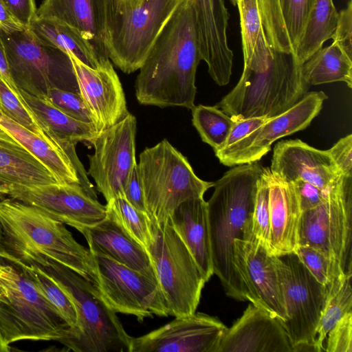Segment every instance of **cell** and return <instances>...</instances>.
I'll use <instances>...</instances> for the list:
<instances>
[{"label":"cell","instance_id":"cell-54","mask_svg":"<svg viewBox=\"0 0 352 352\" xmlns=\"http://www.w3.org/2000/svg\"><path fill=\"white\" fill-rule=\"evenodd\" d=\"M10 350L6 348L1 342L0 340V352L10 351Z\"/></svg>","mask_w":352,"mask_h":352},{"label":"cell","instance_id":"cell-45","mask_svg":"<svg viewBox=\"0 0 352 352\" xmlns=\"http://www.w3.org/2000/svg\"><path fill=\"white\" fill-rule=\"evenodd\" d=\"M331 38L352 58V1L338 12L336 30Z\"/></svg>","mask_w":352,"mask_h":352},{"label":"cell","instance_id":"cell-29","mask_svg":"<svg viewBox=\"0 0 352 352\" xmlns=\"http://www.w3.org/2000/svg\"><path fill=\"white\" fill-rule=\"evenodd\" d=\"M0 179L9 185L37 186L58 182L50 169L2 128Z\"/></svg>","mask_w":352,"mask_h":352},{"label":"cell","instance_id":"cell-24","mask_svg":"<svg viewBox=\"0 0 352 352\" xmlns=\"http://www.w3.org/2000/svg\"><path fill=\"white\" fill-rule=\"evenodd\" d=\"M36 17L55 19L78 30L101 63L109 60L106 45V0H43Z\"/></svg>","mask_w":352,"mask_h":352},{"label":"cell","instance_id":"cell-30","mask_svg":"<svg viewBox=\"0 0 352 352\" xmlns=\"http://www.w3.org/2000/svg\"><path fill=\"white\" fill-rule=\"evenodd\" d=\"M30 29L43 44L71 54L88 67L97 68L104 63L100 62L85 36L66 23L55 19L36 17Z\"/></svg>","mask_w":352,"mask_h":352},{"label":"cell","instance_id":"cell-21","mask_svg":"<svg viewBox=\"0 0 352 352\" xmlns=\"http://www.w3.org/2000/svg\"><path fill=\"white\" fill-rule=\"evenodd\" d=\"M289 336L280 321L250 303L225 332L217 352H292Z\"/></svg>","mask_w":352,"mask_h":352},{"label":"cell","instance_id":"cell-37","mask_svg":"<svg viewBox=\"0 0 352 352\" xmlns=\"http://www.w3.org/2000/svg\"><path fill=\"white\" fill-rule=\"evenodd\" d=\"M191 110L192 124L202 141L214 151L223 147L235 122L217 106L199 104Z\"/></svg>","mask_w":352,"mask_h":352},{"label":"cell","instance_id":"cell-26","mask_svg":"<svg viewBox=\"0 0 352 352\" xmlns=\"http://www.w3.org/2000/svg\"><path fill=\"white\" fill-rule=\"evenodd\" d=\"M168 219L208 282L214 272L207 202L204 198L186 200Z\"/></svg>","mask_w":352,"mask_h":352},{"label":"cell","instance_id":"cell-3","mask_svg":"<svg viewBox=\"0 0 352 352\" xmlns=\"http://www.w3.org/2000/svg\"><path fill=\"white\" fill-rule=\"evenodd\" d=\"M0 251L26 264L56 262L94 285L93 255L64 223L38 208L12 198L0 200Z\"/></svg>","mask_w":352,"mask_h":352},{"label":"cell","instance_id":"cell-51","mask_svg":"<svg viewBox=\"0 0 352 352\" xmlns=\"http://www.w3.org/2000/svg\"><path fill=\"white\" fill-rule=\"evenodd\" d=\"M0 29L9 32L25 29L16 21L2 0H0Z\"/></svg>","mask_w":352,"mask_h":352},{"label":"cell","instance_id":"cell-5","mask_svg":"<svg viewBox=\"0 0 352 352\" xmlns=\"http://www.w3.org/2000/svg\"><path fill=\"white\" fill-rule=\"evenodd\" d=\"M71 327L36 285L13 264L0 263V340L9 345L23 340L63 343Z\"/></svg>","mask_w":352,"mask_h":352},{"label":"cell","instance_id":"cell-31","mask_svg":"<svg viewBox=\"0 0 352 352\" xmlns=\"http://www.w3.org/2000/svg\"><path fill=\"white\" fill-rule=\"evenodd\" d=\"M239 14L244 67L265 65L272 54L266 42L258 0H230Z\"/></svg>","mask_w":352,"mask_h":352},{"label":"cell","instance_id":"cell-43","mask_svg":"<svg viewBox=\"0 0 352 352\" xmlns=\"http://www.w3.org/2000/svg\"><path fill=\"white\" fill-rule=\"evenodd\" d=\"M47 96L56 107L69 116L93 124L91 114L80 94L52 87L50 89Z\"/></svg>","mask_w":352,"mask_h":352},{"label":"cell","instance_id":"cell-48","mask_svg":"<svg viewBox=\"0 0 352 352\" xmlns=\"http://www.w3.org/2000/svg\"><path fill=\"white\" fill-rule=\"evenodd\" d=\"M16 21L24 28H30L36 18L35 0H2Z\"/></svg>","mask_w":352,"mask_h":352},{"label":"cell","instance_id":"cell-23","mask_svg":"<svg viewBox=\"0 0 352 352\" xmlns=\"http://www.w3.org/2000/svg\"><path fill=\"white\" fill-rule=\"evenodd\" d=\"M269 186L270 252L280 256L295 251L299 243L302 210L292 182L268 167H262Z\"/></svg>","mask_w":352,"mask_h":352},{"label":"cell","instance_id":"cell-36","mask_svg":"<svg viewBox=\"0 0 352 352\" xmlns=\"http://www.w3.org/2000/svg\"><path fill=\"white\" fill-rule=\"evenodd\" d=\"M107 217L146 250L151 239V219L133 207L124 197H117L107 202Z\"/></svg>","mask_w":352,"mask_h":352},{"label":"cell","instance_id":"cell-44","mask_svg":"<svg viewBox=\"0 0 352 352\" xmlns=\"http://www.w3.org/2000/svg\"><path fill=\"white\" fill-rule=\"evenodd\" d=\"M327 352H352V311L344 316L327 334Z\"/></svg>","mask_w":352,"mask_h":352},{"label":"cell","instance_id":"cell-28","mask_svg":"<svg viewBox=\"0 0 352 352\" xmlns=\"http://www.w3.org/2000/svg\"><path fill=\"white\" fill-rule=\"evenodd\" d=\"M0 126L45 165L58 183L81 185L75 166L58 144L25 128L1 111Z\"/></svg>","mask_w":352,"mask_h":352},{"label":"cell","instance_id":"cell-8","mask_svg":"<svg viewBox=\"0 0 352 352\" xmlns=\"http://www.w3.org/2000/svg\"><path fill=\"white\" fill-rule=\"evenodd\" d=\"M147 214L151 221H166L182 202L204 198L214 182L195 173L187 158L163 140L140 155L138 164Z\"/></svg>","mask_w":352,"mask_h":352},{"label":"cell","instance_id":"cell-11","mask_svg":"<svg viewBox=\"0 0 352 352\" xmlns=\"http://www.w3.org/2000/svg\"><path fill=\"white\" fill-rule=\"evenodd\" d=\"M287 314L282 323L293 351H314L316 330L326 294L320 283L293 252L274 256Z\"/></svg>","mask_w":352,"mask_h":352},{"label":"cell","instance_id":"cell-32","mask_svg":"<svg viewBox=\"0 0 352 352\" xmlns=\"http://www.w3.org/2000/svg\"><path fill=\"white\" fill-rule=\"evenodd\" d=\"M306 83L317 85L344 82L352 87V58L335 42L320 48L302 65Z\"/></svg>","mask_w":352,"mask_h":352},{"label":"cell","instance_id":"cell-10","mask_svg":"<svg viewBox=\"0 0 352 352\" xmlns=\"http://www.w3.org/2000/svg\"><path fill=\"white\" fill-rule=\"evenodd\" d=\"M0 36L11 78L19 90L41 96L56 87L80 94L68 53L43 44L30 28L10 32L0 29Z\"/></svg>","mask_w":352,"mask_h":352},{"label":"cell","instance_id":"cell-47","mask_svg":"<svg viewBox=\"0 0 352 352\" xmlns=\"http://www.w3.org/2000/svg\"><path fill=\"white\" fill-rule=\"evenodd\" d=\"M327 151L340 173L352 176V135L340 139Z\"/></svg>","mask_w":352,"mask_h":352},{"label":"cell","instance_id":"cell-1","mask_svg":"<svg viewBox=\"0 0 352 352\" xmlns=\"http://www.w3.org/2000/svg\"><path fill=\"white\" fill-rule=\"evenodd\" d=\"M201 59L190 0H182L157 37L135 82L140 104L192 109Z\"/></svg>","mask_w":352,"mask_h":352},{"label":"cell","instance_id":"cell-6","mask_svg":"<svg viewBox=\"0 0 352 352\" xmlns=\"http://www.w3.org/2000/svg\"><path fill=\"white\" fill-rule=\"evenodd\" d=\"M182 1L106 0V45L109 60L126 74L140 69Z\"/></svg>","mask_w":352,"mask_h":352},{"label":"cell","instance_id":"cell-50","mask_svg":"<svg viewBox=\"0 0 352 352\" xmlns=\"http://www.w3.org/2000/svg\"><path fill=\"white\" fill-rule=\"evenodd\" d=\"M267 119V118H252L235 122L224 145L220 149L228 148L244 138Z\"/></svg>","mask_w":352,"mask_h":352},{"label":"cell","instance_id":"cell-22","mask_svg":"<svg viewBox=\"0 0 352 352\" xmlns=\"http://www.w3.org/2000/svg\"><path fill=\"white\" fill-rule=\"evenodd\" d=\"M270 168L287 182L304 180L327 190L342 174L327 150L317 149L299 139L278 142Z\"/></svg>","mask_w":352,"mask_h":352},{"label":"cell","instance_id":"cell-52","mask_svg":"<svg viewBox=\"0 0 352 352\" xmlns=\"http://www.w3.org/2000/svg\"><path fill=\"white\" fill-rule=\"evenodd\" d=\"M0 75L2 76L5 82L7 83L14 94L21 100L22 102V96L19 89L16 87L11 78L8 65L6 56L3 45L0 36Z\"/></svg>","mask_w":352,"mask_h":352},{"label":"cell","instance_id":"cell-9","mask_svg":"<svg viewBox=\"0 0 352 352\" xmlns=\"http://www.w3.org/2000/svg\"><path fill=\"white\" fill-rule=\"evenodd\" d=\"M151 227L146 252L168 316L196 312L206 283L199 267L168 219L161 223L151 220Z\"/></svg>","mask_w":352,"mask_h":352},{"label":"cell","instance_id":"cell-55","mask_svg":"<svg viewBox=\"0 0 352 352\" xmlns=\"http://www.w3.org/2000/svg\"><path fill=\"white\" fill-rule=\"evenodd\" d=\"M0 111H1V102H0Z\"/></svg>","mask_w":352,"mask_h":352},{"label":"cell","instance_id":"cell-35","mask_svg":"<svg viewBox=\"0 0 352 352\" xmlns=\"http://www.w3.org/2000/svg\"><path fill=\"white\" fill-rule=\"evenodd\" d=\"M352 274H342L326 286V294L315 341L316 351H324L329 332L346 314L352 311Z\"/></svg>","mask_w":352,"mask_h":352},{"label":"cell","instance_id":"cell-12","mask_svg":"<svg viewBox=\"0 0 352 352\" xmlns=\"http://www.w3.org/2000/svg\"><path fill=\"white\" fill-rule=\"evenodd\" d=\"M352 176L340 174L322 204L302 212L299 243L336 259L352 274Z\"/></svg>","mask_w":352,"mask_h":352},{"label":"cell","instance_id":"cell-20","mask_svg":"<svg viewBox=\"0 0 352 352\" xmlns=\"http://www.w3.org/2000/svg\"><path fill=\"white\" fill-rule=\"evenodd\" d=\"M192 6L202 60L219 86L232 75L233 52L228 43L230 14L223 0H190Z\"/></svg>","mask_w":352,"mask_h":352},{"label":"cell","instance_id":"cell-18","mask_svg":"<svg viewBox=\"0 0 352 352\" xmlns=\"http://www.w3.org/2000/svg\"><path fill=\"white\" fill-rule=\"evenodd\" d=\"M234 266L244 288L247 300L284 322L287 314L274 263V255L256 239H236Z\"/></svg>","mask_w":352,"mask_h":352},{"label":"cell","instance_id":"cell-53","mask_svg":"<svg viewBox=\"0 0 352 352\" xmlns=\"http://www.w3.org/2000/svg\"><path fill=\"white\" fill-rule=\"evenodd\" d=\"M10 190V185L0 179V197L4 195H8Z\"/></svg>","mask_w":352,"mask_h":352},{"label":"cell","instance_id":"cell-14","mask_svg":"<svg viewBox=\"0 0 352 352\" xmlns=\"http://www.w3.org/2000/svg\"><path fill=\"white\" fill-rule=\"evenodd\" d=\"M137 121L129 113L114 125L99 131L91 140L94 152L88 155L90 175L106 201L124 197V189L134 167Z\"/></svg>","mask_w":352,"mask_h":352},{"label":"cell","instance_id":"cell-19","mask_svg":"<svg viewBox=\"0 0 352 352\" xmlns=\"http://www.w3.org/2000/svg\"><path fill=\"white\" fill-rule=\"evenodd\" d=\"M69 54L80 94L88 108L97 132L124 118L129 112L122 84L110 60L97 68H91Z\"/></svg>","mask_w":352,"mask_h":352},{"label":"cell","instance_id":"cell-39","mask_svg":"<svg viewBox=\"0 0 352 352\" xmlns=\"http://www.w3.org/2000/svg\"><path fill=\"white\" fill-rule=\"evenodd\" d=\"M294 252L313 276L325 287L344 274L336 259L316 248L298 245Z\"/></svg>","mask_w":352,"mask_h":352},{"label":"cell","instance_id":"cell-46","mask_svg":"<svg viewBox=\"0 0 352 352\" xmlns=\"http://www.w3.org/2000/svg\"><path fill=\"white\" fill-rule=\"evenodd\" d=\"M292 183L302 212L317 207L328 199L331 188L323 190L304 180H296Z\"/></svg>","mask_w":352,"mask_h":352},{"label":"cell","instance_id":"cell-56","mask_svg":"<svg viewBox=\"0 0 352 352\" xmlns=\"http://www.w3.org/2000/svg\"><path fill=\"white\" fill-rule=\"evenodd\" d=\"M1 129V127L0 126V130Z\"/></svg>","mask_w":352,"mask_h":352},{"label":"cell","instance_id":"cell-4","mask_svg":"<svg viewBox=\"0 0 352 352\" xmlns=\"http://www.w3.org/2000/svg\"><path fill=\"white\" fill-rule=\"evenodd\" d=\"M309 86L294 54L272 50L269 61L257 68L243 67L236 85L217 107L234 122L280 114L308 92Z\"/></svg>","mask_w":352,"mask_h":352},{"label":"cell","instance_id":"cell-27","mask_svg":"<svg viewBox=\"0 0 352 352\" xmlns=\"http://www.w3.org/2000/svg\"><path fill=\"white\" fill-rule=\"evenodd\" d=\"M89 250L156 279L146 250L127 235L115 222L106 217L85 229Z\"/></svg>","mask_w":352,"mask_h":352},{"label":"cell","instance_id":"cell-13","mask_svg":"<svg viewBox=\"0 0 352 352\" xmlns=\"http://www.w3.org/2000/svg\"><path fill=\"white\" fill-rule=\"evenodd\" d=\"M91 254L96 273L95 286L112 311L135 316L139 322L153 315L168 316L155 278L106 256Z\"/></svg>","mask_w":352,"mask_h":352},{"label":"cell","instance_id":"cell-16","mask_svg":"<svg viewBox=\"0 0 352 352\" xmlns=\"http://www.w3.org/2000/svg\"><path fill=\"white\" fill-rule=\"evenodd\" d=\"M327 98L322 91H308L291 108L267 118L234 144L214 151L216 157L227 166L258 162L276 140L306 129L319 114Z\"/></svg>","mask_w":352,"mask_h":352},{"label":"cell","instance_id":"cell-42","mask_svg":"<svg viewBox=\"0 0 352 352\" xmlns=\"http://www.w3.org/2000/svg\"><path fill=\"white\" fill-rule=\"evenodd\" d=\"M0 102L1 111L6 116L38 135H45L30 112L10 89L1 75Z\"/></svg>","mask_w":352,"mask_h":352},{"label":"cell","instance_id":"cell-41","mask_svg":"<svg viewBox=\"0 0 352 352\" xmlns=\"http://www.w3.org/2000/svg\"><path fill=\"white\" fill-rule=\"evenodd\" d=\"M281 13L294 53L315 0H280Z\"/></svg>","mask_w":352,"mask_h":352},{"label":"cell","instance_id":"cell-40","mask_svg":"<svg viewBox=\"0 0 352 352\" xmlns=\"http://www.w3.org/2000/svg\"><path fill=\"white\" fill-rule=\"evenodd\" d=\"M252 232L255 239L270 252L269 186L263 171L257 182L252 214Z\"/></svg>","mask_w":352,"mask_h":352},{"label":"cell","instance_id":"cell-33","mask_svg":"<svg viewBox=\"0 0 352 352\" xmlns=\"http://www.w3.org/2000/svg\"><path fill=\"white\" fill-rule=\"evenodd\" d=\"M338 18L333 0H315L294 53L299 64L306 62L331 38Z\"/></svg>","mask_w":352,"mask_h":352},{"label":"cell","instance_id":"cell-49","mask_svg":"<svg viewBox=\"0 0 352 352\" xmlns=\"http://www.w3.org/2000/svg\"><path fill=\"white\" fill-rule=\"evenodd\" d=\"M124 197L137 210L147 214L138 164L126 182L124 189Z\"/></svg>","mask_w":352,"mask_h":352},{"label":"cell","instance_id":"cell-17","mask_svg":"<svg viewBox=\"0 0 352 352\" xmlns=\"http://www.w3.org/2000/svg\"><path fill=\"white\" fill-rule=\"evenodd\" d=\"M227 329L217 318L195 312L132 337L129 352H217Z\"/></svg>","mask_w":352,"mask_h":352},{"label":"cell","instance_id":"cell-15","mask_svg":"<svg viewBox=\"0 0 352 352\" xmlns=\"http://www.w3.org/2000/svg\"><path fill=\"white\" fill-rule=\"evenodd\" d=\"M8 195L13 199L38 208L80 233L107 217L105 205L78 184L10 185Z\"/></svg>","mask_w":352,"mask_h":352},{"label":"cell","instance_id":"cell-25","mask_svg":"<svg viewBox=\"0 0 352 352\" xmlns=\"http://www.w3.org/2000/svg\"><path fill=\"white\" fill-rule=\"evenodd\" d=\"M22 103L30 112L45 135L58 144L75 164L78 142H88L97 134L92 123L76 120L56 107L47 96H35L19 89Z\"/></svg>","mask_w":352,"mask_h":352},{"label":"cell","instance_id":"cell-34","mask_svg":"<svg viewBox=\"0 0 352 352\" xmlns=\"http://www.w3.org/2000/svg\"><path fill=\"white\" fill-rule=\"evenodd\" d=\"M0 257L19 267L36 285L43 296L74 329L78 324L75 305L69 294L42 267L26 264L0 251Z\"/></svg>","mask_w":352,"mask_h":352},{"label":"cell","instance_id":"cell-7","mask_svg":"<svg viewBox=\"0 0 352 352\" xmlns=\"http://www.w3.org/2000/svg\"><path fill=\"white\" fill-rule=\"evenodd\" d=\"M38 265L69 294L77 311L78 324L63 344L75 352H129L132 337L95 285L53 261Z\"/></svg>","mask_w":352,"mask_h":352},{"label":"cell","instance_id":"cell-38","mask_svg":"<svg viewBox=\"0 0 352 352\" xmlns=\"http://www.w3.org/2000/svg\"><path fill=\"white\" fill-rule=\"evenodd\" d=\"M265 40L268 47L294 54L283 21L280 0H258Z\"/></svg>","mask_w":352,"mask_h":352},{"label":"cell","instance_id":"cell-2","mask_svg":"<svg viewBox=\"0 0 352 352\" xmlns=\"http://www.w3.org/2000/svg\"><path fill=\"white\" fill-rule=\"evenodd\" d=\"M261 171L258 162L236 165L214 182V192L206 201L214 274L226 294L240 301L247 298L234 266V242L255 239L252 214Z\"/></svg>","mask_w":352,"mask_h":352}]
</instances>
